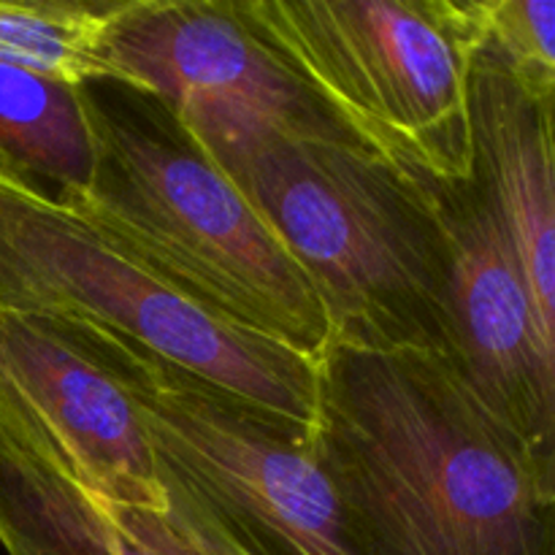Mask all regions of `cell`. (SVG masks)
<instances>
[{"instance_id": "10", "label": "cell", "mask_w": 555, "mask_h": 555, "mask_svg": "<svg viewBox=\"0 0 555 555\" xmlns=\"http://www.w3.org/2000/svg\"><path fill=\"white\" fill-rule=\"evenodd\" d=\"M475 177L509 238L537 318L555 336L553 101L526 92L480 49L472 70Z\"/></svg>"}, {"instance_id": "8", "label": "cell", "mask_w": 555, "mask_h": 555, "mask_svg": "<svg viewBox=\"0 0 555 555\" xmlns=\"http://www.w3.org/2000/svg\"><path fill=\"white\" fill-rule=\"evenodd\" d=\"M450 238L444 356L555 466V336L537 318L509 238L477 177L439 190Z\"/></svg>"}, {"instance_id": "1", "label": "cell", "mask_w": 555, "mask_h": 555, "mask_svg": "<svg viewBox=\"0 0 555 555\" xmlns=\"http://www.w3.org/2000/svg\"><path fill=\"white\" fill-rule=\"evenodd\" d=\"M312 448L366 555H555V466L442 350L328 341Z\"/></svg>"}, {"instance_id": "6", "label": "cell", "mask_w": 555, "mask_h": 555, "mask_svg": "<svg viewBox=\"0 0 555 555\" xmlns=\"http://www.w3.org/2000/svg\"><path fill=\"white\" fill-rule=\"evenodd\" d=\"M345 133L421 182L475 179L477 0H238Z\"/></svg>"}, {"instance_id": "7", "label": "cell", "mask_w": 555, "mask_h": 555, "mask_svg": "<svg viewBox=\"0 0 555 555\" xmlns=\"http://www.w3.org/2000/svg\"><path fill=\"white\" fill-rule=\"evenodd\" d=\"M0 415L33 428L92 496L160 507L139 404L85 331L0 309Z\"/></svg>"}, {"instance_id": "5", "label": "cell", "mask_w": 555, "mask_h": 555, "mask_svg": "<svg viewBox=\"0 0 555 555\" xmlns=\"http://www.w3.org/2000/svg\"><path fill=\"white\" fill-rule=\"evenodd\" d=\"M0 309L122 341L269 421L314 428L320 358L209 312L57 195L3 168Z\"/></svg>"}, {"instance_id": "4", "label": "cell", "mask_w": 555, "mask_h": 555, "mask_svg": "<svg viewBox=\"0 0 555 555\" xmlns=\"http://www.w3.org/2000/svg\"><path fill=\"white\" fill-rule=\"evenodd\" d=\"M87 336L139 404L163 496L152 513L95 496L114 518L177 555H366L312 434L122 341Z\"/></svg>"}, {"instance_id": "9", "label": "cell", "mask_w": 555, "mask_h": 555, "mask_svg": "<svg viewBox=\"0 0 555 555\" xmlns=\"http://www.w3.org/2000/svg\"><path fill=\"white\" fill-rule=\"evenodd\" d=\"M108 60L114 85L168 112L222 103L285 117L325 114L253 30L238 0H117Z\"/></svg>"}, {"instance_id": "12", "label": "cell", "mask_w": 555, "mask_h": 555, "mask_svg": "<svg viewBox=\"0 0 555 555\" xmlns=\"http://www.w3.org/2000/svg\"><path fill=\"white\" fill-rule=\"evenodd\" d=\"M98 157L92 87L0 60V168L49 193L87 188Z\"/></svg>"}, {"instance_id": "13", "label": "cell", "mask_w": 555, "mask_h": 555, "mask_svg": "<svg viewBox=\"0 0 555 555\" xmlns=\"http://www.w3.org/2000/svg\"><path fill=\"white\" fill-rule=\"evenodd\" d=\"M114 5L117 0H0V60L63 85H114L108 60Z\"/></svg>"}, {"instance_id": "11", "label": "cell", "mask_w": 555, "mask_h": 555, "mask_svg": "<svg viewBox=\"0 0 555 555\" xmlns=\"http://www.w3.org/2000/svg\"><path fill=\"white\" fill-rule=\"evenodd\" d=\"M5 555H177L114 518L25 423L0 415Z\"/></svg>"}, {"instance_id": "14", "label": "cell", "mask_w": 555, "mask_h": 555, "mask_svg": "<svg viewBox=\"0 0 555 555\" xmlns=\"http://www.w3.org/2000/svg\"><path fill=\"white\" fill-rule=\"evenodd\" d=\"M480 49L526 92L555 95V0H477Z\"/></svg>"}, {"instance_id": "2", "label": "cell", "mask_w": 555, "mask_h": 555, "mask_svg": "<svg viewBox=\"0 0 555 555\" xmlns=\"http://www.w3.org/2000/svg\"><path fill=\"white\" fill-rule=\"evenodd\" d=\"M171 114L307 271L331 341L444 352L442 188L406 177L325 114L222 103Z\"/></svg>"}, {"instance_id": "3", "label": "cell", "mask_w": 555, "mask_h": 555, "mask_svg": "<svg viewBox=\"0 0 555 555\" xmlns=\"http://www.w3.org/2000/svg\"><path fill=\"white\" fill-rule=\"evenodd\" d=\"M92 179L57 198L209 312L323 356L331 323L312 280L182 122L119 85L92 87Z\"/></svg>"}]
</instances>
